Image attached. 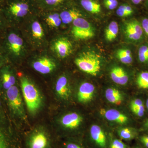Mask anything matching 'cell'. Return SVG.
<instances>
[{
	"instance_id": "45",
	"label": "cell",
	"mask_w": 148,
	"mask_h": 148,
	"mask_svg": "<svg viewBox=\"0 0 148 148\" xmlns=\"http://www.w3.org/2000/svg\"><path fill=\"white\" fill-rule=\"evenodd\" d=\"M0 106H1V101H0Z\"/></svg>"
},
{
	"instance_id": "27",
	"label": "cell",
	"mask_w": 148,
	"mask_h": 148,
	"mask_svg": "<svg viewBox=\"0 0 148 148\" xmlns=\"http://www.w3.org/2000/svg\"><path fill=\"white\" fill-rule=\"evenodd\" d=\"M134 13V10L130 6L127 5H121L117 10L116 14L120 17H127Z\"/></svg>"
},
{
	"instance_id": "37",
	"label": "cell",
	"mask_w": 148,
	"mask_h": 148,
	"mask_svg": "<svg viewBox=\"0 0 148 148\" xmlns=\"http://www.w3.org/2000/svg\"><path fill=\"white\" fill-rule=\"evenodd\" d=\"M0 148H8L5 138L1 130H0Z\"/></svg>"
},
{
	"instance_id": "11",
	"label": "cell",
	"mask_w": 148,
	"mask_h": 148,
	"mask_svg": "<svg viewBox=\"0 0 148 148\" xmlns=\"http://www.w3.org/2000/svg\"><path fill=\"white\" fill-rule=\"evenodd\" d=\"M95 91L94 85L88 82L82 83L80 85L78 91V101L82 103L90 102L93 98Z\"/></svg>"
},
{
	"instance_id": "24",
	"label": "cell",
	"mask_w": 148,
	"mask_h": 148,
	"mask_svg": "<svg viewBox=\"0 0 148 148\" xmlns=\"http://www.w3.org/2000/svg\"><path fill=\"white\" fill-rule=\"evenodd\" d=\"M62 22L64 24H69L82 16L79 12L75 10H69L62 12L60 14Z\"/></svg>"
},
{
	"instance_id": "41",
	"label": "cell",
	"mask_w": 148,
	"mask_h": 148,
	"mask_svg": "<svg viewBox=\"0 0 148 148\" xmlns=\"http://www.w3.org/2000/svg\"><path fill=\"white\" fill-rule=\"evenodd\" d=\"M145 125V127H146V129L148 130V119L146 121Z\"/></svg>"
},
{
	"instance_id": "8",
	"label": "cell",
	"mask_w": 148,
	"mask_h": 148,
	"mask_svg": "<svg viewBox=\"0 0 148 148\" xmlns=\"http://www.w3.org/2000/svg\"><path fill=\"white\" fill-rule=\"evenodd\" d=\"M73 45L71 42L66 38L56 40L52 45V49L59 58H66L71 53Z\"/></svg>"
},
{
	"instance_id": "38",
	"label": "cell",
	"mask_w": 148,
	"mask_h": 148,
	"mask_svg": "<svg viewBox=\"0 0 148 148\" xmlns=\"http://www.w3.org/2000/svg\"><path fill=\"white\" fill-rule=\"evenodd\" d=\"M47 4L49 5H56L59 4L63 0H45Z\"/></svg>"
},
{
	"instance_id": "30",
	"label": "cell",
	"mask_w": 148,
	"mask_h": 148,
	"mask_svg": "<svg viewBox=\"0 0 148 148\" xmlns=\"http://www.w3.org/2000/svg\"><path fill=\"white\" fill-rule=\"evenodd\" d=\"M9 61L8 57L0 42V69Z\"/></svg>"
},
{
	"instance_id": "29",
	"label": "cell",
	"mask_w": 148,
	"mask_h": 148,
	"mask_svg": "<svg viewBox=\"0 0 148 148\" xmlns=\"http://www.w3.org/2000/svg\"><path fill=\"white\" fill-rule=\"evenodd\" d=\"M109 148H127V147L121 139L112 138L110 139Z\"/></svg>"
},
{
	"instance_id": "35",
	"label": "cell",
	"mask_w": 148,
	"mask_h": 148,
	"mask_svg": "<svg viewBox=\"0 0 148 148\" xmlns=\"http://www.w3.org/2000/svg\"><path fill=\"white\" fill-rule=\"evenodd\" d=\"M139 141L144 148H148V135H141L139 138Z\"/></svg>"
},
{
	"instance_id": "28",
	"label": "cell",
	"mask_w": 148,
	"mask_h": 148,
	"mask_svg": "<svg viewBox=\"0 0 148 148\" xmlns=\"http://www.w3.org/2000/svg\"><path fill=\"white\" fill-rule=\"evenodd\" d=\"M10 27L8 21L0 10V38Z\"/></svg>"
},
{
	"instance_id": "6",
	"label": "cell",
	"mask_w": 148,
	"mask_h": 148,
	"mask_svg": "<svg viewBox=\"0 0 148 148\" xmlns=\"http://www.w3.org/2000/svg\"><path fill=\"white\" fill-rule=\"evenodd\" d=\"M7 97L10 106L15 113L24 117L25 112L22 98L18 87L13 86L7 90Z\"/></svg>"
},
{
	"instance_id": "25",
	"label": "cell",
	"mask_w": 148,
	"mask_h": 148,
	"mask_svg": "<svg viewBox=\"0 0 148 148\" xmlns=\"http://www.w3.org/2000/svg\"><path fill=\"white\" fill-rule=\"evenodd\" d=\"M136 83L139 88L143 89H148L147 71H144L139 73L136 79Z\"/></svg>"
},
{
	"instance_id": "39",
	"label": "cell",
	"mask_w": 148,
	"mask_h": 148,
	"mask_svg": "<svg viewBox=\"0 0 148 148\" xmlns=\"http://www.w3.org/2000/svg\"><path fill=\"white\" fill-rule=\"evenodd\" d=\"M132 3L135 5H138L143 2L145 0H131Z\"/></svg>"
},
{
	"instance_id": "14",
	"label": "cell",
	"mask_w": 148,
	"mask_h": 148,
	"mask_svg": "<svg viewBox=\"0 0 148 148\" xmlns=\"http://www.w3.org/2000/svg\"><path fill=\"white\" fill-rule=\"evenodd\" d=\"M0 79L3 87L6 90L16 83L15 77L8 66H3L0 70Z\"/></svg>"
},
{
	"instance_id": "43",
	"label": "cell",
	"mask_w": 148,
	"mask_h": 148,
	"mask_svg": "<svg viewBox=\"0 0 148 148\" xmlns=\"http://www.w3.org/2000/svg\"><path fill=\"white\" fill-rule=\"evenodd\" d=\"M146 106H147V109L148 110V98L147 99V102H146Z\"/></svg>"
},
{
	"instance_id": "16",
	"label": "cell",
	"mask_w": 148,
	"mask_h": 148,
	"mask_svg": "<svg viewBox=\"0 0 148 148\" xmlns=\"http://www.w3.org/2000/svg\"><path fill=\"white\" fill-rule=\"evenodd\" d=\"M103 116L111 121H113L121 124H125L128 121V118L124 114L114 109L103 110L101 111Z\"/></svg>"
},
{
	"instance_id": "34",
	"label": "cell",
	"mask_w": 148,
	"mask_h": 148,
	"mask_svg": "<svg viewBox=\"0 0 148 148\" xmlns=\"http://www.w3.org/2000/svg\"><path fill=\"white\" fill-rule=\"evenodd\" d=\"M144 106L143 101L141 99L137 98L134 99L131 101L130 103V109L131 110L137 109Z\"/></svg>"
},
{
	"instance_id": "15",
	"label": "cell",
	"mask_w": 148,
	"mask_h": 148,
	"mask_svg": "<svg viewBox=\"0 0 148 148\" xmlns=\"http://www.w3.org/2000/svg\"><path fill=\"white\" fill-rule=\"evenodd\" d=\"M111 79L115 83L121 85L127 84L129 77L127 72L120 66H114L110 72Z\"/></svg>"
},
{
	"instance_id": "1",
	"label": "cell",
	"mask_w": 148,
	"mask_h": 148,
	"mask_svg": "<svg viewBox=\"0 0 148 148\" xmlns=\"http://www.w3.org/2000/svg\"><path fill=\"white\" fill-rule=\"evenodd\" d=\"M10 26L0 38V42L9 61H16L21 58L25 50L22 38Z\"/></svg>"
},
{
	"instance_id": "3",
	"label": "cell",
	"mask_w": 148,
	"mask_h": 148,
	"mask_svg": "<svg viewBox=\"0 0 148 148\" xmlns=\"http://www.w3.org/2000/svg\"><path fill=\"white\" fill-rule=\"evenodd\" d=\"M75 63L82 72L96 76L101 71L102 61L101 56L92 51H86L80 53L76 58Z\"/></svg>"
},
{
	"instance_id": "4",
	"label": "cell",
	"mask_w": 148,
	"mask_h": 148,
	"mask_svg": "<svg viewBox=\"0 0 148 148\" xmlns=\"http://www.w3.org/2000/svg\"><path fill=\"white\" fill-rule=\"evenodd\" d=\"M125 36L128 42L140 45L145 40L140 21L133 18L125 22L123 27Z\"/></svg>"
},
{
	"instance_id": "40",
	"label": "cell",
	"mask_w": 148,
	"mask_h": 148,
	"mask_svg": "<svg viewBox=\"0 0 148 148\" xmlns=\"http://www.w3.org/2000/svg\"><path fill=\"white\" fill-rule=\"evenodd\" d=\"M4 1V0H0V10H1Z\"/></svg>"
},
{
	"instance_id": "20",
	"label": "cell",
	"mask_w": 148,
	"mask_h": 148,
	"mask_svg": "<svg viewBox=\"0 0 148 148\" xmlns=\"http://www.w3.org/2000/svg\"><path fill=\"white\" fill-rule=\"evenodd\" d=\"M137 58L140 64L148 65V42L141 43L137 50Z\"/></svg>"
},
{
	"instance_id": "10",
	"label": "cell",
	"mask_w": 148,
	"mask_h": 148,
	"mask_svg": "<svg viewBox=\"0 0 148 148\" xmlns=\"http://www.w3.org/2000/svg\"><path fill=\"white\" fill-rule=\"evenodd\" d=\"M29 148H49V140L47 135L42 131L33 133L28 141Z\"/></svg>"
},
{
	"instance_id": "23",
	"label": "cell",
	"mask_w": 148,
	"mask_h": 148,
	"mask_svg": "<svg viewBox=\"0 0 148 148\" xmlns=\"http://www.w3.org/2000/svg\"><path fill=\"white\" fill-rule=\"evenodd\" d=\"M119 137L121 140L129 141L138 137V133L135 130L130 127H124L118 131Z\"/></svg>"
},
{
	"instance_id": "22",
	"label": "cell",
	"mask_w": 148,
	"mask_h": 148,
	"mask_svg": "<svg viewBox=\"0 0 148 148\" xmlns=\"http://www.w3.org/2000/svg\"><path fill=\"white\" fill-rule=\"evenodd\" d=\"M81 4L86 10L92 14H98L101 11V6L93 0H81Z\"/></svg>"
},
{
	"instance_id": "26",
	"label": "cell",
	"mask_w": 148,
	"mask_h": 148,
	"mask_svg": "<svg viewBox=\"0 0 148 148\" xmlns=\"http://www.w3.org/2000/svg\"><path fill=\"white\" fill-rule=\"evenodd\" d=\"M46 22L49 27L56 28L60 27L62 21L60 14L57 13L49 14L46 18Z\"/></svg>"
},
{
	"instance_id": "33",
	"label": "cell",
	"mask_w": 148,
	"mask_h": 148,
	"mask_svg": "<svg viewBox=\"0 0 148 148\" xmlns=\"http://www.w3.org/2000/svg\"><path fill=\"white\" fill-rule=\"evenodd\" d=\"M64 148H85L80 143L73 141H68L64 144Z\"/></svg>"
},
{
	"instance_id": "2",
	"label": "cell",
	"mask_w": 148,
	"mask_h": 148,
	"mask_svg": "<svg viewBox=\"0 0 148 148\" xmlns=\"http://www.w3.org/2000/svg\"><path fill=\"white\" fill-rule=\"evenodd\" d=\"M20 80L23 97L28 110L31 113H36L41 106L42 98L39 91L27 77L22 76Z\"/></svg>"
},
{
	"instance_id": "21",
	"label": "cell",
	"mask_w": 148,
	"mask_h": 148,
	"mask_svg": "<svg viewBox=\"0 0 148 148\" xmlns=\"http://www.w3.org/2000/svg\"><path fill=\"white\" fill-rule=\"evenodd\" d=\"M119 26L115 21L110 22L105 31V37L107 40L111 42L116 38L119 33Z\"/></svg>"
},
{
	"instance_id": "42",
	"label": "cell",
	"mask_w": 148,
	"mask_h": 148,
	"mask_svg": "<svg viewBox=\"0 0 148 148\" xmlns=\"http://www.w3.org/2000/svg\"><path fill=\"white\" fill-rule=\"evenodd\" d=\"M132 148H144L143 147H142L141 146H135V147H133Z\"/></svg>"
},
{
	"instance_id": "36",
	"label": "cell",
	"mask_w": 148,
	"mask_h": 148,
	"mask_svg": "<svg viewBox=\"0 0 148 148\" xmlns=\"http://www.w3.org/2000/svg\"><path fill=\"white\" fill-rule=\"evenodd\" d=\"M131 110L137 116L142 117L144 116V114H145V106H143L138 108L133 109Z\"/></svg>"
},
{
	"instance_id": "17",
	"label": "cell",
	"mask_w": 148,
	"mask_h": 148,
	"mask_svg": "<svg viewBox=\"0 0 148 148\" xmlns=\"http://www.w3.org/2000/svg\"><path fill=\"white\" fill-rule=\"evenodd\" d=\"M31 38L35 42H42L45 38L44 29L39 21L35 20L32 21L29 28Z\"/></svg>"
},
{
	"instance_id": "9",
	"label": "cell",
	"mask_w": 148,
	"mask_h": 148,
	"mask_svg": "<svg viewBox=\"0 0 148 148\" xmlns=\"http://www.w3.org/2000/svg\"><path fill=\"white\" fill-rule=\"evenodd\" d=\"M55 61L47 56L38 58L33 63L35 71L42 74H48L53 71L56 68Z\"/></svg>"
},
{
	"instance_id": "18",
	"label": "cell",
	"mask_w": 148,
	"mask_h": 148,
	"mask_svg": "<svg viewBox=\"0 0 148 148\" xmlns=\"http://www.w3.org/2000/svg\"><path fill=\"white\" fill-rule=\"evenodd\" d=\"M116 55V58L122 64L130 65L133 63V53L130 49H119L117 51Z\"/></svg>"
},
{
	"instance_id": "12",
	"label": "cell",
	"mask_w": 148,
	"mask_h": 148,
	"mask_svg": "<svg viewBox=\"0 0 148 148\" xmlns=\"http://www.w3.org/2000/svg\"><path fill=\"white\" fill-rule=\"evenodd\" d=\"M57 95L64 100H68L71 93V86L68 78L62 75L58 78L55 86Z\"/></svg>"
},
{
	"instance_id": "32",
	"label": "cell",
	"mask_w": 148,
	"mask_h": 148,
	"mask_svg": "<svg viewBox=\"0 0 148 148\" xmlns=\"http://www.w3.org/2000/svg\"><path fill=\"white\" fill-rule=\"evenodd\" d=\"M105 7L110 10H113L117 7L118 4L117 0H105L104 1Z\"/></svg>"
},
{
	"instance_id": "44",
	"label": "cell",
	"mask_w": 148,
	"mask_h": 148,
	"mask_svg": "<svg viewBox=\"0 0 148 148\" xmlns=\"http://www.w3.org/2000/svg\"><path fill=\"white\" fill-rule=\"evenodd\" d=\"M146 1H147V5L148 6V0H146Z\"/></svg>"
},
{
	"instance_id": "13",
	"label": "cell",
	"mask_w": 148,
	"mask_h": 148,
	"mask_svg": "<svg viewBox=\"0 0 148 148\" xmlns=\"http://www.w3.org/2000/svg\"><path fill=\"white\" fill-rule=\"evenodd\" d=\"M83 121L82 117L76 112L70 113L61 118V124L67 129L73 130L79 127Z\"/></svg>"
},
{
	"instance_id": "19",
	"label": "cell",
	"mask_w": 148,
	"mask_h": 148,
	"mask_svg": "<svg viewBox=\"0 0 148 148\" xmlns=\"http://www.w3.org/2000/svg\"><path fill=\"white\" fill-rule=\"evenodd\" d=\"M106 97L110 103L119 105L123 100V96L120 91L114 88H109L106 91Z\"/></svg>"
},
{
	"instance_id": "7",
	"label": "cell",
	"mask_w": 148,
	"mask_h": 148,
	"mask_svg": "<svg viewBox=\"0 0 148 148\" xmlns=\"http://www.w3.org/2000/svg\"><path fill=\"white\" fill-rule=\"evenodd\" d=\"M89 135L90 140L96 148H109L108 140L106 132L97 125H93L90 127Z\"/></svg>"
},
{
	"instance_id": "5",
	"label": "cell",
	"mask_w": 148,
	"mask_h": 148,
	"mask_svg": "<svg viewBox=\"0 0 148 148\" xmlns=\"http://www.w3.org/2000/svg\"><path fill=\"white\" fill-rule=\"evenodd\" d=\"M73 23L72 34L76 39L86 40L95 36V29L92 25L84 18L78 17Z\"/></svg>"
},
{
	"instance_id": "31",
	"label": "cell",
	"mask_w": 148,
	"mask_h": 148,
	"mask_svg": "<svg viewBox=\"0 0 148 148\" xmlns=\"http://www.w3.org/2000/svg\"><path fill=\"white\" fill-rule=\"evenodd\" d=\"M146 39L148 42V17H144L140 21Z\"/></svg>"
}]
</instances>
